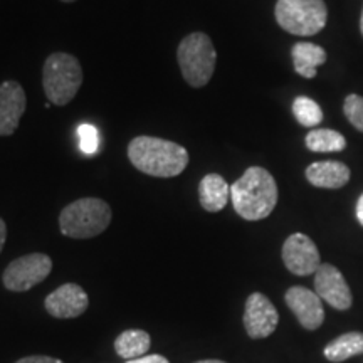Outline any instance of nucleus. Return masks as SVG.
Returning <instances> with one entry per match:
<instances>
[{
    "label": "nucleus",
    "mask_w": 363,
    "mask_h": 363,
    "mask_svg": "<svg viewBox=\"0 0 363 363\" xmlns=\"http://www.w3.org/2000/svg\"><path fill=\"white\" fill-rule=\"evenodd\" d=\"M126 363H170V362L162 355H145L142 358H136V360H130Z\"/></svg>",
    "instance_id": "nucleus-24"
},
{
    "label": "nucleus",
    "mask_w": 363,
    "mask_h": 363,
    "mask_svg": "<svg viewBox=\"0 0 363 363\" xmlns=\"http://www.w3.org/2000/svg\"><path fill=\"white\" fill-rule=\"evenodd\" d=\"M16 363H65L59 358H52V357H45V355H33V357H26L17 360Z\"/></svg>",
    "instance_id": "nucleus-23"
},
{
    "label": "nucleus",
    "mask_w": 363,
    "mask_h": 363,
    "mask_svg": "<svg viewBox=\"0 0 363 363\" xmlns=\"http://www.w3.org/2000/svg\"><path fill=\"white\" fill-rule=\"evenodd\" d=\"M177 59L182 76L192 88H203L214 76L217 52L207 34L192 33L182 39Z\"/></svg>",
    "instance_id": "nucleus-5"
},
{
    "label": "nucleus",
    "mask_w": 363,
    "mask_h": 363,
    "mask_svg": "<svg viewBox=\"0 0 363 363\" xmlns=\"http://www.w3.org/2000/svg\"><path fill=\"white\" fill-rule=\"evenodd\" d=\"M152 347V338L143 330H126L115 342V350L118 357L125 360H136L147 355Z\"/></svg>",
    "instance_id": "nucleus-18"
},
{
    "label": "nucleus",
    "mask_w": 363,
    "mask_h": 363,
    "mask_svg": "<svg viewBox=\"0 0 363 363\" xmlns=\"http://www.w3.org/2000/svg\"><path fill=\"white\" fill-rule=\"evenodd\" d=\"M230 199V187L219 174H207L199 184V201L203 211L220 212Z\"/></svg>",
    "instance_id": "nucleus-15"
},
{
    "label": "nucleus",
    "mask_w": 363,
    "mask_h": 363,
    "mask_svg": "<svg viewBox=\"0 0 363 363\" xmlns=\"http://www.w3.org/2000/svg\"><path fill=\"white\" fill-rule=\"evenodd\" d=\"M278 184L262 167H251L230 185L234 211L246 220H262L269 217L278 203Z\"/></svg>",
    "instance_id": "nucleus-2"
},
{
    "label": "nucleus",
    "mask_w": 363,
    "mask_h": 363,
    "mask_svg": "<svg viewBox=\"0 0 363 363\" xmlns=\"http://www.w3.org/2000/svg\"><path fill=\"white\" fill-rule=\"evenodd\" d=\"M83 84V67L74 56L67 52H54L45 59L43 86L49 103L66 106L76 98Z\"/></svg>",
    "instance_id": "nucleus-4"
},
{
    "label": "nucleus",
    "mask_w": 363,
    "mask_h": 363,
    "mask_svg": "<svg viewBox=\"0 0 363 363\" xmlns=\"http://www.w3.org/2000/svg\"><path fill=\"white\" fill-rule=\"evenodd\" d=\"M131 165L142 174L172 179L189 165V152L182 145L157 136H136L128 145Z\"/></svg>",
    "instance_id": "nucleus-1"
},
{
    "label": "nucleus",
    "mask_w": 363,
    "mask_h": 363,
    "mask_svg": "<svg viewBox=\"0 0 363 363\" xmlns=\"http://www.w3.org/2000/svg\"><path fill=\"white\" fill-rule=\"evenodd\" d=\"M52 271V261L48 254L33 252L17 257L4 271L2 281L9 291L24 293L48 278Z\"/></svg>",
    "instance_id": "nucleus-7"
},
{
    "label": "nucleus",
    "mask_w": 363,
    "mask_h": 363,
    "mask_svg": "<svg viewBox=\"0 0 363 363\" xmlns=\"http://www.w3.org/2000/svg\"><path fill=\"white\" fill-rule=\"evenodd\" d=\"M6 239H7V225H6V222H4L2 217H0V252H2L4 244H6Z\"/></svg>",
    "instance_id": "nucleus-25"
},
{
    "label": "nucleus",
    "mask_w": 363,
    "mask_h": 363,
    "mask_svg": "<svg viewBox=\"0 0 363 363\" xmlns=\"http://www.w3.org/2000/svg\"><path fill=\"white\" fill-rule=\"evenodd\" d=\"M315 289L321 299H325L335 310L345 311L352 306L353 298L343 274L333 264H321L315 272Z\"/></svg>",
    "instance_id": "nucleus-10"
},
{
    "label": "nucleus",
    "mask_w": 363,
    "mask_h": 363,
    "mask_svg": "<svg viewBox=\"0 0 363 363\" xmlns=\"http://www.w3.org/2000/svg\"><path fill=\"white\" fill-rule=\"evenodd\" d=\"M111 222V207L96 197H84L62 208L59 229L71 239H91L103 234Z\"/></svg>",
    "instance_id": "nucleus-3"
},
{
    "label": "nucleus",
    "mask_w": 363,
    "mask_h": 363,
    "mask_svg": "<svg viewBox=\"0 0 363 363\" xmlns=\"http://www.w3.org/2000/svg\"><path fill=\"white\" fill-rule=\"evenodd\" d=\"M283 262L289 272L296 276H308L321 266L316 244L305 234H291L283 244Z\"/></svg>",
    "instance_id": "nucleus-9"
},
{
    "label": "nucleus",
    "mask_w": 363,
    "mask_h": 363,
    "mask_svg": "<svg viewBox=\"0 0 363 363\" xmlns=\"http://www.w3.org/2000/svg\"><path fill=\"white\" fill-rule=\"evenodd\" d=\"M279 323V315L271 299L262 293H252L244 310V328L252 340L267 338L274 333Z\"/></svg>",
    "instance_id": "nucleus-8"
},
{
    "label": "nucleus",
    "mask_w": 363,
    "mask_h": 363,
    "mask_svg": "<svg viewBox=\"0 0 363 363\" xmlns=\"http://www.w3.org/2000/svg\"><path fill=\"white\" fill-rule=\"evenodd\" d=\"M79 150L84 155H94L99 150V133L93 125L83 123L78 126Z\"/></svg>",
    "instance_id": "nucleus-22"
},
{
    "label": "nucleus",
    "mask_w": 363,
    "mask_h": 363,
    "mask_svg": "<svg viewBox=\"0 0 363 363\" xmlns=\"http://www.w3.org/2000/svg\"><path fill=\"white\" fill-rule=\"evenodd\" d=\"M293 115L299 125L306 128H316L323 121V110L316 101L308 96H298L293 101Z\"/></svg>",
    "instance_id": "nucleus-20"
},
{
    "label": "nucleus",
    "mask_w": 363,
    "mask_h": 363,
    "mask_svg": "<svg viewBox=\"0 0 363 363\" xmlns=\"http://www.w3.org/2000/svg\"><path fill=\"white\" fill-rule=\"evenodd\" d=\"M26 106L24 88L17 81H4L0 84V136L16 133Z\"/></svg>",
    "instance_id": "nucleus-13"
},
{
    "label": "nucleus",
    "mask_w": 363,
    "mask_h": 363,
    "mask_svg": "<svg viewBox=\"0 0 363 363\" xmlns=\"http://www.w3.org/2000/svg\"><path fill=\"white\" fill-rule=\"evenodd\" d=\"M306 147L316 153H337L347 148V140L337 130L316 128L306 135Z\"/></svg>",
    "instance_id": "nucleus-19"
},
{
    "label": "nucleus",
    "mask_w": 363,
    "mask_h": 363,
    "mask_svg": "<svg viewBox=\"0 0 363 363\" xmlns=\"http://www.w3.org/2000/svg\"><path fill=\"white\" fill-rule=\"evenodd\" d=\"M284 301L305 330L313 331L323 325L325 310L321 298L315 291H310L303 286H293L286 291Z\"/></svg>",
    "instance_id": "nucleus-11"
},
{
    "label": "nucleus",
    "mask_w": 363,
    "mask_h": 363,
    "mask_svg": "<svg viewBox=\"0 0 363 363\" xmlns=\"http://www.w3.org/2000/svg\"><path fill=\"white\" fill-rule=\"evenodd\" d=\"M61 2H76V0H61Z\"/></svg>",
    "instance_id": "nucleus-29"
},
{
    "label": "nucleus",
    "mask_w": 363,
    "mask_h": 363,
    "mask_svg": "<svg viewBox=\"0 0 363 363\" xmlns=\"http://www.w3.org/2000/svg\"><path fill=\"white\" fill-rule=\"evenodd\" d=\"M274 16L281 29L305 38V35H316L325 29L328 21V9L325 0H278Z\"/></svg>",
    "instance_id": "nucleus-6"
},
{
    "label": "nucleus",
    "mask_w": 363,
    "mask_h": 363,
    "mask_svg": "<svg viewBox=\"0 0 363 363\" xmlns=\"http://www.w3.org/2000/svg\"><path fill=\"white\" fill-rule=\"evenodd\" d=\"M360 33L363 35V9H362V16H360Z\"/></svg>",
    "instance_id": "nucleus-28"
},
{
    "label": "nucleus",
    "mask_w": 363,
    "mask_h": 363,
    "mask_svg": "<svg viewBox=\"0 0 363 363\" xmlns=\"http://www.w3.org/2000/svg\"><path fill=\"white\" fill-rule=\"evenodd\" d=\"M294 71L306 79L316 76V69L326 62V51L311 43H296L291 49Z\"/></svg>",
    "instance_id": "nucleus-16"
},
{
    "label": "nucleus",
    "mask_w": 363,
    "mask_h": 363,
    "mask_svg": "<svg viewBox=\"0 0 363 363\" xmlns=\"http://www.w3.org/2000/svg\"><path fill=\"white\" fill-rule=\"evenodd\" d=\"M325 357L328 362L342 363L348 358L362 355L363 353V333L362 331H350L340 335L333 342L325 347Z\"/></svg>",
    "instance_id": "nucleus-17"
},
{
    "label": "nucleus",
    "mask_w": 363,
    "mask_h": 363,
    "mask_svg": "<svg viewBox=\"0 0 363 363\" xmlns=\"http://www.w3.org/2000/svg\"><path fill=\"white\" fill-rule=\"evenodd\" d=\"M343 113L353 128L363 133V96L350 94L343 103Z\"/></svg>",
    "instance_id": "nucleus-21"
},
{
    "label": "nucleus",
    "mask_w": 363,
    "mask_h": 363,
    "mask_svg": "<svg viewBox=\"0 0 363 363\" xmlns=\"http://www.w3.org/2000/svg\"><path fill=\"white\" fill-rule=\"evenodd\" d=\"M44 305L51 316L59 320H69V318L81 316L88 310L89 298L79 284L66 283L54 289L45 298Z\"/></svg>",
    "instance_id": "nucleus-12"
},
{
    "label": "nucleus",
    "mask_w": 363,
    "mask_h": 363,
    "mask_svg": "<svg viewBox=\"0 0 363 363\" xmlns=\"http://www.w3.org/2000/svg\"><path fill=\"white\" fill-rule=\"evenodd\" d=\"M194 363H225L222 360H199V362H194Z\"/></svg>",
    "instance_id": "nucleus-27"
},
{
    "label": "nucleus",
    "mask_w": 363,
    "mask_h": 363,
    "mask_svg": "<svg viewBox=\"0 0 363 363\" xmlns=\"http://www.w3.org/2000/svg\"><path fill=\"white\" fill-rule=\"evenodd\" d=\"M357 219L363 227V194L360 195V199H358V202H357Z\"/></svg>",
    "instance_id": "nucleus-26"
},
{
    "label": "nucleus",
    "mask_w": 363,
    "mask_h": 363,
    "mask_svg": "<svg viewBox=\"0 0 363 363\" xmlns=\"http://www.w3.org/2000/svg\"><path fill=\"white\" fill-rule=\"evenodd\" d=\"M308 182L318 189H342L350 180L352 172L337 160L315 162L305 172Z\"/></svg>",
    "instance_id": "nucleus-14"
}]
</instances>
